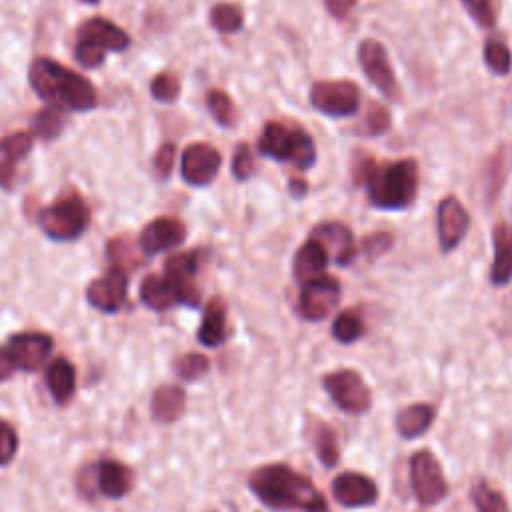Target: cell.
Segmentation results:
<instances>
[{
    "label": "cell",
    "mask_w": 512,
    "mask_h": 512,
    "mask_svg": "<svg viewBox=\"0 0 512 512\" xmlns=\"http://www.w3.org/2000/svg\"><path fill=\"white\" fill-rule=\"evenodd\" d=\"M356 184H364L372 206L382 210H402L412 204L418 190V164L414 158L396 162H376L360 152L352 162Z\"/></svg>",
    "instance_id": "6da1fadb"
},
{
    "label": "cell",
    "mask_w": 512,
    "mask_h": 512,
    "mask_svg": "<svg viewBox=\"0 0 512 512\" xmlns=\"http://www.w3.org/2000/svg\"><path fill=\"white\" fill-rule=\"evenodd\" d=\"M248 486L254 496L272 510L328 512L326 500L312 480L288 464H266L256 468Z\"/></svg>",
    "instance_id": "7a4b0ae2"
},
{
    "label": "cell",
    "mask_w": 512,
    "mask_h": 512,
    "mask_svg": "<svg viewBox=\"0 0 512 512\" xmlns=\"http://www.w3.org/2000/svg\"><path fill=\"white\" fill-rule=\"evenodd\" d=\"M28 82L38 98L60 112H88L96 108L94 84L56 60L34 58L28 66Z\"/></svg>",
    "instance_id": "3957f363"
},
{
    "label": "cell",
    "mask_w": 512,
    "mask_h": 512,
    "mask_svg": "<svg viewBox=\"0 0 512 512\" xmlns=\"http://www.w3.org/2000/svg\"><path fill=\"white\" fill-rule=\"evenodd\" d=\"M258 152L278 162H290L300 170H308L316 162V144L298 124L268 122L258 138Z\"/></svg>",
    "instance_id": "277c9868"
},
{
    "label": "cell",
    "mask_w": 512,
    "mask_h": 512,
    "mask_svg": "<svg viewBox=\"0 0 512 512\" xmlns=\"http://www.w3.org/2000/svg\"><path fill=\"white\" fill-rule=\"evenodd\" d=\"M130 46V36L108 18L94 16L76 30L74 56L84 68H98L108 52H124Z\"/></svg>",
    "instance_id": "5b68a950"
},
{
    "label": "cell",
    "mask_w": 512,
    "mask_h": 512,
    "mask_svg": "<svg viewBox=\"0 0 512 512\" xmlns=\"http://www.w3.org/2000/svg\"><path fill=\"white\" fill-rule=\"evenodd\" d=\"M38 224L48 238L70 242L88 228L90 208L78 192L66 190L38 214Z\"/></svg>",
    "instance_id": "8992f818"
},
{
    "label": "cell",
    "mask_w": 512,
    "mask_h": 512,
    "mask_svg": "<svg viewBox=\"0 0 512 512\" xmlns=\"http://www.w3.org/2000/svg\"><path fill=\"white\" fill-rule=\"evenodd\" d=\"M308 100L330 118H348L360 106V90L350 80H322L312 84Z\"/></svg>",
    "instance_id": "52a82bcc"
},
{
    "label": "cell",
    "mask_w": 512,
    "mask_h": 512,
    "mask_svg": "<svg viewBox=\"0 0 512 512\" xmlns=\"http://www.w3.org/2000/svg\"><path fill=\"white\" fill-rule=\"evenodd\" d=\"M324 390L332 402L348 414H364L372 406V394L364 378L354 370H336L322 378Z\"/></svg>",
    "instance_id": "ba28073f"
},
{
    "label": "cell",
    "mask_w": 512,
    "mask_h": 512,
    "mask_svg": "<svg viewBox=\"0 0 512 512\" xmlns=\"http://www.w3.org/2000/svg\"><path fill=\"white\" fill-rule=\"evenodd\" d=\"M410 484L420 504L432 506L444 500L448 494V482L444 478L438 458L430 450H420L410 458Z\"/></svg>",
    "instance_id": "9c48e42d"
},
{
    "label": "cell",
    "mask_w": 512,
    "mask_h": 512,
    "mask_svg": "<svg viewBox=\"0 0 512 512\" xmlns=\"http://www.w3.org/2000/svg\"><path fill=\"white\" fill-rule=\"evenodd\" d=\"M340 300V282L334 276H318L302 284L298 298V312L304 320H324Z\"/></svg>",
    "instance_id": "30bf717a"
},
{
    "label": "cell",
    "mask_w": 512,
    "mask_h": 512,
    "mask_svg": "<svg viewBox=\"0 0 512 512\" xmlns=\"http://www.w3.org/2000/svg\"><path fill=\"white\" fill-rule=\"evenodd\" d=\"M200 266V252H178L166 258L164 278L174 286L180 304L196 308L200 304V292L196 288V272Z\"/></svg>",
    "instance_id": "8fae6325"
},
{
    "label": "cell",
    "mask_w": 512,
    "mask_h": 512,
    "mask_svg": "<svg viewBox=\"0 0 512 512\" xmlns=\"http://www.w3.org/2000/svg\"><path fill=\"white\" fill-rule=\"evenodd\" d=\"M358 62L366 74V78L386 96L398 98V82L394 78L392 66L388 62L386 50L378 40H364L358 46Z\"/></svg>",
    "instance_id": "7c38bea8"
},
{
    "label": "cell",
    "mask_w": 512,
    "mask_h": 512,
    "mask_svg": "<svg viewBox=\"0 0 512 512\" xmlns=\"http://www.w3.org/2000/svg\"><path fill=\"white\" fill-rule=\"evenodd\" d=\"M128 292V278L126 272L112 266L106 274L94 278L86 288V300L92 308L114 314L118 312L126 302Z\"/></svg>",
    "instance_id": "4fadbf2b"
},
{
    "label": "cell",
    "mask_w": 512,
    "mask_h": 512,
    "mask_svg": "<svg viewBox=\"0 0 512 512\" xmlns=\"http://www.w3.org/2000/svg\"><path fill=\"white\" fill-rule=\"evenodd\" d=\"M220 164L222 156L214 146L206 142H196L186 146V150L182 152L180 172L190 186H208L218 176Z\"/></svg>",
    "instance_id": "5bb4252c"
},
{
    "label": "cell",
    "mask_w": 512,
    "mask_h": 512,
    "mask_svg": "<svg viewBox=\"0 0 512 512\" xmlns=\"http://www.w3.org/2000/svg\"><path fill=\"white\" fill-rule=\"evenodd\" d=\"M16 368L24 372H36L44 366L52 352V338L44 332H20L10 336L6 346Z\"/></svg>",
    "instance_id": "9a60e30c"
},
{
    "label": "cell",
    "mask_w": 512,
    "mask_h": 512,
    "mask_svg": "<svg viewBox=\"0 0 512 512\" xmlns=\"http://www.w3.org/2000/svg\"><path fill=\"white\" fill-rule=\"evenodd\" d=\"M436 226L442 250L452 252L462 242L470 226V216L458 198L446 196L440 200L436 210Z\"/></svg>",
    "instance_id": "2e32d148"
},
{
    "label": "cell",
    "mask_w": 512,
    "mask_h": 512,
    "mask_svg": "<svg viewBox=\"0 0 512 512\" xmlns=\"http://www.w3.org/2000/svg\"><path fill=\"white\" fill-rule=\"evenodd\" d=\"M332 496L340 506L364 508L378 500V486L360 472H342L332 480Z\"/></svg>",
    "instance_id": "e0dca14e"
},
{
    "label": "cell",
    "mask_w": 512,
    "mask_h": 512,
    "mask_svg": "<svg viewBox=\"0 0 512 512\" xmlns=\"http://www.w3.org/2000/svg\"><path fill=\"white\" fill-rule=\"evenodd\" d=\"M186 238V226L178 218H156L148 222L138 238V246L144 254H158L182 244Z\"/></svg>",
    "instance_id": "ac0fdd59"
},
{
    "label": "cell",
    "mask_w": 512,
    "mask_h": 512,
    "mask_svg": "<svg viewBox=\"0 0 512 512\" xmlns=\"http://www.w3.org/2000/svg\"><path fill=\"white\" fill-rule=\"evenodd\" d=\"M34 136L30 132H12L0 138V188L12 190L18 164L30 154Z\"/></svg>",
    "instance_id": "d6986e66"
},
{
    "label": "cell",
    "mask_w": 512,
    "mask_h": 512,
    "mask_svg": "<svg viewBox=\"0 0 512 512\" xmlns=\"http://www.w3.org/2000/svg\"><path fill=\"white\" fill-rule=\"evenodd\" d=\"M310 238L318 240L326 248V252L330 248H334V258H336L338 266H348L354 260V256H356V246H354L352 232L344 224H340V222L318 224L312 230Z\"/></svg>",
    "instance_id": "ffe728a7"
},
{
    "label": "cell",
    "mask_w": 512,
    "mask_h": 512,
    "mask_svg": "<svg viewBox=\"0 0 512 512\" xmlns=\"http://www.w3.org/2000/svg\"><path fill=\"white\" fill-rule=\"evenodd\" d=\"M328 264V252L326 248L310 238L306 240L298 252L294 254V262H292V272H294V278L300 282V284H306L308 280H314L318 276L324 274V268Z\"/></svg>",
    "instance_id": "44dd1931"
},
{
    "label": "cell",
    "mask_w": 512,
    "mask_h": 512,
    "mask_svg": "<svg viewBox=\"0 0 512 512\" xmlns=\"http://www.w3.org/2000/svg\"><path fill=\"white\" fill-rule=\"evenodd\" d=\"M186 408V392L176 384H164L154 390L150 410L156 422L170 424L182 416Z\"/></svg>",
    "instance_id": "7402d4cb"
},
{
    "label": "cell",
    "mask_w": 512,
    "mask_h": 512,
    "mask_svg": "<svg viewBox=\"0 0 512 512\" xmlns=\"http://www.w3.org/2000/svg\"><path fill=\"white\" fill-rule=\"evenodd\" d=\"M492 242H494V262L490 268V280L494 286H504L512 278V238L504 222H498L494 226Z\"/></svg>",
    "instance_id": "603a6c76"
},
{
    "label": "cell",
    "mask_w": 512,
    "mask_h": 512,
    "mask_svg": "<svg viewBox=\"0 0 512 512\" xmlns=\"http://www.w3.org/2000/svg\"><path fill=\"white\" fill-rule=\"evenodd\" d=\"M226 334V306L220 298H212L204 308L202 322L198 328V340L208 348H216L226 340Z\"/></svg>",
    "instance_id": "cb8c5ba5"
},
{
    "label": "cell",
    "mask_w": 512,
    "mask_h": 512,
    "mask_svg": "<svg viewBox=\"0 0 512 512\" xmlns=\"http://www.w3.org/2000/svg\"><path fill=\"white\" fill-rule=\"evenodd\" d=\"M130 478V470L116 460H102L96 466V484L106 498H122L132 486Z\"/></svg>",
    "instance_id": "d4e9b609"
},
{
    "label": "cell",
    "mask_w": 512,
    "mask_h": 512,
    "mask_svg": "<svg viewBox=\"0 0 512 512\" xmlns=\"http://www.w3.org/2000/svg\"><path fill=\"white\" fill-rule=\"evenodd\" d=\"M140 300L150 310H156V312H164V310L180 304L174 286L164 276H158V274H150L142 280Z\"/></svg>",
    "instance_id": "484cf974"
},
{
    "label": "cell",
    "mask_w": 512,
    "mask_h": 512,
    "mask_svg": "<svg viewBox=\"0 0 512 512\" xmlns=\"http://www.w3.org/2000/svg\"><path fill=\"white\" fill-rule=\"evenodd\" d=\"M46 384L58 404L70 400L76 388V370L66 358H56L46 368Z\"/></svg>",
    "instance_id": "4316f807"
},
{
    "label": "cell",
    "mask_w": 512,
    "mask_h": 512,
    "mask_svg": "<svg viewBox=\"0 0 512 512\" xmlns=\"http://www.w3.org/2000/svg\"><path fill=\"white\" fill-rule=\"evenodd\" d=\"M434 408L430 404H410L396 414V430L402 438L422 436L434 422Z\"/></svg>",
    "instance_id": "83f0119b"
},
{
    "label": "cell",
    "mask_w": 512,
    "mask_h": 512,
    "mask_svg": "<svg viewBox=\"0 0 512 512\" xmlns=\"http://www.w3.org/2000/svg\"><path fill=\"white\" fill-rule=\"evenodd\" d=\"M310 442L316 450V456L320 458V462L324 466H336L338 464V458H340V448H338V438L334 434V430L318 420V418H312L310 420Z\"/></svg>",
    "instance_id": "f1b7e54d"
},
{
    "label": "cell",
    "mask_w": 512,
    "mask_h": 512,
    "mask_svg": "<svg viewBox=\"0 0 512 512\" xmlns=\"http://www.w3.org/2000/svg\"><path fill=\"white\" fill-rule=\"evenodd\" d=\"M210 24L222 34L238 32L244 24V12L236 4L220 2L210 10Z\"/></svg>",
    "instance_id": "f546056e"
},
{
    "label": "cell",
    "mask_w": 512,
    "mask_h": 512,
    "mask_svg": "<svg viewBox=\"0 0 512 512\" xmlns=\"http://www.w3.org/2000/svg\"><path fill=\"white\" fill-rule=\"evenodd\" d=\"M32 136H38L42 140H56L64 128V116L56 108H44L32 118Z\"/></svg>",
    "instance_id": "4dcf8cb0"
},
{
    "label": "cell",
    "mask_w": 512,
    "mask_h": 512,
    "mask_svg": "<svg viewBox=\"0 0 512 512\" xmlns=\"http://www.w3.org/2000/svg\"><path fill=\"white\" fill-rule=\"evenodd\" d=\"M470 494H472V502L478 512H510L508 502L502 496V492H498L496 488H492L486 482H476L472 486Z\"/></svg>",
    "instance_id": "1f68e13d"
},
{
    "label": "cell",
    "mask_w": 512,
    "mask_h": 512,
    "mask_svg": "<svg viewBox=\"0 0 512 512\" xmlns=\"http://www.w3.org/2000/svg\"><path fill=\"white\" fill-rule=\"evenodd\" d=\"M206 104H208V110H210L212 118H214L220 126L230 128V126L236 124V108H234L232 98H230L226 92H222V90H218V88L210 90V92L206 94Z\"/></svg>",
    "instance_id": "d6a6232c"
},
{
    "label": "cell",
    "mask_w": 512,
    "mask_h": 512,
    "mask_svg": "<svg viewBox=\"0 0 512 512\" xmlns=\"http://www.w3.org/2000/svg\"><path fill=\"white\" fill-rule=\"evenodd\" d=\"M482 56H484V64L498 76H504L510 72L512 68V56H510V50L504 42L500 40H488L484 44V50H482Z\"/></svg>",
    "instance_id": "836d02e7"
},
{
    "label": "cell",
    "mask_w": 512,
    "mask_h": 512,
    "mask_svg": "<svg viewBox=\"0 0 512 512\" xmlns=\"http://www.w3.org/2000/svg\"><path fill=\"white\" fill-rule=\"evenodd\" d=\"M136 250H140V246L134 248L132 240L124 238V236L114 238V240L108 242V258H110V262L116 268L124 270V272H126V268H136L138 266L140 258H138Z\"/></svg>",
    "instance_id": "e575fe53"
},
{
    "label": "cell",
    "mask_w": 512,
    "mask_h": 512,
    "mask_svg": "<svg viewBox=\"0 0 512 512\" xmlns=\"http://www.w3.org/2000/svg\"><path fill=\"white\" fill-rule=\"evenodd\" d=\"M364 334V322L354 312H342L332 324V336L342 344H352Z\"/></svg>",
    "instance_id": "d590c367"
},
{
    "label": "cell",
    "mask_w": 512,
    "mask_h": 512,
    "mask_svg": "<svg viewBox=\"0 0 512 512\" xmlns=\"http://www.w3.org/2000/svg\"><path fill=\"white\" fill-rule=\"evenodd\" d=\"M210 368V362L204 354H198V352H188V354H182L180 358H176L174 362V370L176 374L182 378V380H198L200 376H204Z\"/></svg>",
    "instance_id": "8d00e7d4"
},
{
    "label": "cell",
    "mask_w": 512,
    "mask_h": 512,
    "mask_svg": "<svg viewBox=\"0 0 512 512\" xmlns=\"http://www.w3.org/2000/svg\"><path fill=\"white\" fill-rule=\"evenodd\" d=\"M150 94L158 102H174L180 94V82L170 72H160L150 84Z\"/></svg>",
    "instance_id": "74e56055"
},
{
    "label": "cell",
    "mask_w": 512,
    "mask_h": 512,
    "mask_svg": "<svg viewBox=\"0 0 512 512\" xmlns=\"http://www.w3.org/2000/svg\"><path fill=\"white\" fill-rule=\"evenodd\" d=\"M462 4L482 28H492L496 24V8L492 0H462Z\"/></svg>",
    "instance_id": "f35d334b"
},
{
    "label": "cell",
    "mask_w": 512,
    "mask_h": 512,
    "mask_svg": "<svg viewBox=\"0 0 512 512\" xmlns=\"http://www.w3.org/2000/svg\"><path fill=\"white\" fill-rule=\"evenodd\" d=\"M254 172V158L250 152V146L246 142H240L236 146V152L232 156V174L236 180H248Z\"/></svg>",
    "instance_id": "ab89813d"
},
{
    "label": "cell",
    "mask_w": 512,
    "mask_h": 512,
    "mask_svg": "<svg viewBox=\"0 0 512 512\" xmlns=\"http://www.w3.org/2000/svg\"><path fill=\"white\" fill-rule=\"evenodd\" d=\"M390 112L386 106L380 104H372L368 114H366V122H364V132L370 136H380L390 128Z\"/></svg>",
    "instance_id": "60d3db41"
},
{
    "label": "cell",
    "mask_w": 512,
    "mask_h": 512,
    "mask_svg": "<svg viewBox=\"0 0 512 512\" xmlns=\"http://www.w3.org/2000/svg\"><path fill=\"white\" fill-rule=\"evenodd\" d=\"M174 158H176V146L172 142H164L156 154H154V172L160 180H166L174 168Z\"/></svg>",
    "instance_id": "b9f144b4"
},
{
    "label": "cell",
    "mask_w": 512,
    "mask_h": 512,
    "mask_svg": "<svg viewBox=\"0 0 512 512\" xmlns=\"http://www.w3.org/2000/svg\"><path fill=\"white\" fill-rule=\"evenodd\" d=\"M16 450H18L16 430L8 422L0 420V466L8 464L14 458Z\"/></svg>",
    "instance_id": "7bdbcfd3"
},
{
    "label": "cell",
    "mask_w": 512,
    "mask_h": 512,
    "mask_svg": "<svg viewBox=\"0 0 512 512\" xmlns=\"http://www.w3.org/2000/svg\"><path fill=\"white\" fill-rule=\"evenodd\" d=\"M392 242H394L392 234H388V232H376V234H370V236H366V238L362 240L360 250L374 258V256L384 254V252L392 246Z\"/></svg>",
    "instance_id": "ee69618b"
},
{
    "label": "cell",
    "mask_w": 512,
    "mask_h": 512,
    "mask_svg": "<svg viewBox=\"0 0 512 512\" xmlns=\"http://www.w3.org/2000/svg\"><path fill=\"white\" fill-rule=\"evenodd\" d=\"M356 0H326V8L334 18H344Z\"/></svg>",
    "instance_id": "f6af8a7d"
},
{
    "label": "cell",
    "mask_w": 512,
    "mask_h": 512,
    "mask_svg": "<svg viewBox=\"0 0 512 512\" xmlns=\"http://www.w3.org/2000/svg\"><path fill=\"white\" fill-rule=\"evenodd\" d=\"M14 362L6 348H0V380H6L14 372Z\"/></svg>",
    "instance_id": "bcb514c9"
},
{
    "label": "cell",
    "mask_w": 512,
    "mask_h": 512,
    "mask_svg": "<svg viewBox=\"0 0 512 512\" xmlns=\"http://www.w3.org/2000/svg\"><path fill=\"white\" fill-rule=\"evenodd\" d=\"M288 190H290V196H292V198L300 200V198H304V196H306V192H308V184H306L304 180H296V178H292V180H290V184H288Z\"/></svg>",
    "instance_id": "7dc6e473"
},
{
    "label": "cell",
    "mask_w": 512,
    "mask_h": 512,
    "mask_svg": "<svg viewBox=\"0 0 512 512\" xmlns=\"http://www.w3.org/2000/svg\"><path fill=\"white\" fill-rule=\"evenodd\" d=\"M82 2H86V4H98L100 0H82Z\"/></svg>",
    "instance_id": "c3c4849f"
}]
</instances>
